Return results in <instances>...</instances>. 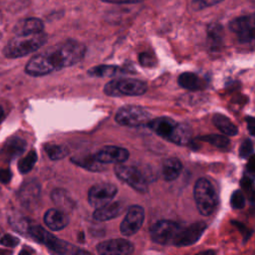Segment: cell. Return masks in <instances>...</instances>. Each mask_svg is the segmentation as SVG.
Here are the masks:
<instances>
[{
    "instance_id": "obj_1",
    "label": "cell",
    "mask_w": 255,
    "mask_h": 255,
    "mask_svg": "<svg viewBox=\"0 0 255 255\" xmlns=\"http://www.w3.org/2000/svg\"><path fill=\"white\" fill-rule=\"evenodd\" d=\"M85 54L86 47L84 44L76 40H67L31 58L25 71L33 77L44 76L79 63L83 60Z\"/></svg>"
},
{
    "instance_id": "obj_2",
    "label": "cell",
    "mask_w": 255,
    "mask_h": 255,
    "mask_svg": "<svg viewBox=\"0 0 255 255\" xmlns=\"http://www.w3.org/2000/svg\"><path fill=\"white\" fill-rule=\"evenodd\" d=\"M47 41V35L44 32L16 35L11 39L3 49V53L7 58H18L29 55L41 48Z\"/></svg>"
},
{
    "instance_id": "obj_3",
    "label": "cell",
    "mask_w": 255,
    "mask_h": 255,
    "mask_svg": "<svg viewBox=\"0 0 255 255\" xmlns=\"http://www.w3.org/2000/svg\"><path fill=\"white\" fill-rule=\"evenodd\" d=\"M194 200L199 213L203 216L210 215L218 202L216 191L207 178H199L194 185Z\"/></svg>"
},
{
    "instance_id": "obj_4",
    "label": "cell",
    "mask_w": 255,
    "mask_h": 255,
    "mask_svg": "<svg viewBox=\"0 0 255 255\" xmlns=\"http://www.w3.org/2000/svg\"><path fill=\"white\" fill-rule=\"evenodd\" d=\"M147 90V85L139 80L134 79H118L110 81L104 88L108 96H140Z\"/></svg>"
},
{
    "instance_id": "obj_5",
    "label": "cell",
    "mask_w": 255,
    "mask_h": 255,
    "mask_svg": "<svg viewBox=\"0 0 255 255\" xmlns=\"http://www.w3.org/2000/svg\"><path fill=\"white\" fill-rule=\"evenodd\" d=\"M26 233H28L37 242L44 244L52 253L56 255H67L70 251V246L67 242L55 237L40 225L30 223Z\"/></svg>"
},
{
    "instance_id": "obj_6",
    "label": "cell",
    "mask_w": 255,
    "mask_h": 255,
    "mask_svg": "<svg viewBox=\"0 0 255 255\" xmlns=\"http://www.w3.org/2000/svg\"><path fill=\"white\" fill-rule=\"evenodd\" d=\"M150 121V114L139 106H125L116 114V122L125 127H139Z\"/></svg>"
},
{
    "instance_id": "obj_7",
    "label": "cell",
    "mask_w": 255,
    "mask_h": 255,
    "mask_svg": "<svg viewBox=\"0 0 255 255\" xmlns=\"http://www.w3.org/2000/svg\"><path fill=\"white\" fill-rule=\"evenodd\" d=\"M115 173L121 180L128 183L136 191L145 192L147 190V179L134 166L117 163L115 165Z\"/></svg>"
},
{
    "instance_id": "obj_8",
    "label": "cell",
    "mask_w": 255,
    "mask_h": 255,
    "mask_svg": "<svg viewBox=\"0 0 255 255\" xmlns=\"http://www.w3.org/2000/svg\"><path fill=\"white\" fill-rule=\"evenodd\" d=\"M180 226L171 220H159L150 228V238L161 245L172 244Z\"/></svg>"
},
{
    "instance_id": "obj_9",
    "label": "cell",
    "mask_w": 255,
    "mask_h": 255,
    "mask_svg": "<svg viewBox=\"0 0 255 255\" xmlns=\"http://www.w3.org/2000/svg\"><path fill=\"white\" fill-rule=\"evenodd\" d=\"M117 186L112 183H98L91 187V189L89 190L88 200L93 207L99 208L111 202L117 194Z\"/></svg>"
},
{
    "instance_id": "obj_10",
    "label": "cell",
    "mask_w": 255,
    "mask_h": 255,
    "mask_svg": "<svg viewBox=\"0 0 255 255\" xmlns=\"http://www.w3.org/2000/svg\"><path fill=\"white\" fill-rule=\"evenodd\" d=\"M144 218L143 208L139 205H131L128 207L125 218L121 223V232L123 235L131 236L135 234L141 227Z\"/></svg>"
},
{
    "instance_id": "obj_11",
    "label": "cell",
    "mask_w": 255,
    "mask_h": 255,
    "mask_svg": "<svg viewBox=\"0 0 255 255\" xmlns=\"http://www.w3.org/2000/svg\"><path fill=\"white\" fill-rule=\"evenodd\" d=\"M206 228L204 222H195L188 226H180L174 240L173 245L175 246H188L194 244L202 235Z\"/></svg>"
},
{
    "instance_id": "obj_12",
    "label": "cell",
    "mask_w": 255,
    "mask_h": 255,
    "mask_svg": "<svg viewBox=\"0 0 255 255\" xmlns=\"http://www.w3.org/2000/svg\"><path fill=\"white\" fill-rule=\"evenodd\" d=\"M229 28L237 35L239 42H251L254 39V16L250 15L235 18L229 23Z\"/></svg>"
},
{
    "instance_id": "obj_13",
    "label": "cell",
    "mask_w": 255,
    "mask_h": 255,
    "mask_svg": "<svg viewBox=\"0 0 255 255\" xmlns=\"http://www.w3.org/2000/svg\"><path fill=\"white\" fill-rule=\"evenodd\" d=\"M133 249L131 242L122 238L106 240L97 246V251L100 255H130Z\"/></svg>"
},
{
    "instance_id": "obj_14",
    "label": "cell",
    "mask_w": 255,
    "mask_h": 255,
    "mask_svg": "<svg viewBox=\"0 0 255 255\" xmlns=\"http://www.w3.org/2000/svg\"><path fill=\"white\" fill-rule=\"evenodd\" d=\"M95 158L101 163H122L128 158V151L121 146L109 145L100 149Z\"/></svg>"
},
{
    "instance_id": "obj_15",
    "label": "cell",
    "mask_w": 255,
    "mask_h": 255,
    "mask_svg": "<svg viewBox=\"0 0 255 255\" xmlns=\"http://www.w3.org/2000/svg\"><path fill=\"white\" fill-rule=\"evenodd\" d=\"M25 148L26 141L23 138L19 136H12L8 138L3 144L0 150V156L6 161H10L21 155Z\"/></svg>"
},
{
    "instance_id": "obj_16",
    "label": "cell",
    "mask_w": 255,
    "mask_h": 255,
    "mask_svg": "<svg viewBox=\"0 0 255 255\" xmlns=\"http://www.w3.org/2000/svg\"><path fill=\"white\" fill-rule=\"evenodd\" d=\"M176 122L167 117H160L154 120H151L147 123L149 128H151L157 135L161 136L164 139H169L175 126Z\"/></svg>"
},
{
    "instance_id": "obj_17",
    "label": "cell",
    "mask_w": 255,
    "mask_h": 255,
    "mask_svg": "<svg viewBox=\"0 0 255 255\" xmlns=\"http://www.w3.org/2000/svg\"><path fill=\"white\" fill-rule=\"evenodd\" d=\"M45 224L54 231H59L64 229L69 224V216L66 212L52 208L46 211L44 215Z\"/></svg>"
},
{
    "instance_id": "obj_18",
    "label": "cell",
    "mask_w": 255,
    "mask_h": 255,
    "mask_svg": "<svg viewBox=\"0 0 255 255\" xmlns=\"http://www.w3.org/2000/svg\"><path fill=\"white\" fill-rule=\"evenodd\" d=\"M124 209V204L120 201L109 202L108 204L96 208L93 216L98 221H107L119 216Z\"/></svg>"
},
{
    "instance_id": "obj_19",
    "label": "cell",
    "mask_w": 255,
    "mask_h": 255,
    "mask_svg": "<svg viewBox=\"0 0 255 255\" xmlns=\"http://www.w3.org/2000/svg\"><path fill=\"white\" fill-rule=\"evenodd\" d=\"M44 24L38 18H27L19 21L14 27L16 35H29L43 32Z\"/></svg>"
},
{
    "instance_id": "obj_20",
    "label": "cell",
    "mask_w": 255,
    "mask_h": 255,
    "mask_svg": "<svg viewBox=\"0 0 255 255\" xmlns=\"http://www.w3.org/2000/svg\"><path fill=\"white\" fill-rule=\"evenodd\" d=\"M20 199L26 206L35 204L40 196V185L37 181H30L24 184L20 191Z\"/></svg>"
},
{
    "instance_id": "obj_21",
    "label": "cell",
    "mask_w": 255,
    "mask_h": 255,
    "mask_svg": "<svg viewBox=\"0 0 255 255\" xmlns=\"http://www.w3.org/2000/svg\"><path fill=\"white\" fill-rule=\"evenodd\" d=\"M128 73V70L112 65H100L88 70V74L92 77L105 78V77H115L119 75H125Z\"/></svg>"
},
{
    "instance_id": "obj_22",
    "label": "cell",
    "mask_w": 255,
    "mask_h": 255,
    "mask_svg": "<svg viewBox=\"0 0 255 255\" xmlns=\"http://www.w3.org/2000/svg\"><path fill=\"white\" fill-rule=\"evenodd\" d=\"M51 196H52V200L55 202V204L59 208H61V210L64 212H66L67 210L68 211L72 210L76 205V202L72 198L70 193L62 188L54 189Z\"/></svg>"
},
{
    "instance_id": "obj_23",
    "label": "cell",
    "mask_w": 255,
    "mask_h": 255,
    "mask_svg": "<svg viewBox=\"0 0 255 255\" xmlns=\"http://www.w3.org/2000/svg\"><path fill=\"white\" fill-rule=\"evenodd\" d=\"M182 169L181 162L174 157L167 158L162 163V176L165 180L171 181L178 177Z\"/></svg>"
},
{
    "instance_id": "obj_24",
    "label": "cell",
    "mask_w": 255,
    "mask_h": 255,
    "mask_svg": "<svg viewBox=\"0 0 255 255\" xmlns=\"http://www.w3.org/2000/svg\"><path fill=\"white\" fill-rule=\"evenodd\" d=\"M178 84L180 87L190 91H197L203 89V87L205 86L203 80H201L196 74L190 72L182 73L178 77Z\"/></svg>"
},
{
    "instance_id": "obj_25",
    "label": "cell",
    "mask_w": 255,
    "mask_h": 255,
    "mask_svg": "<svg viewBox=\"0 0 255 255\" xmlns=\"http://www.w3.org/2000/svg\"><path fill=\"white\" fill-rule=\"evenodd\" d=\"M191 133V128L187 125L177 123L168 140L178 145H184L190 141Z\"/></svg>"
},
{
    "instance_id": "obj_26",
    "label": "cell",
    "mask_w": 255,
    "mask_h": 255,
    "mask_svg": "<svg viewBox=\"0 0 255 255\" xmlns=\"http://www.w3.org/2000/svg\"><path fill=\"white\" fill-rule=\"evenodd\" d=\"M213 124L215 127L222 131L226 135H236L237 134V128L236 126L225 116L216 114L213 117Z\"/></svg>"
},
{
    "instance_id": "obj_27",
    "label": "cell",
    "mask_w": 255,
    "mask_h": 255,
    "mask_svg": "<svg viewBox=\"0 0 255 255\" xmlns=\"http://www.w3.org/2000/svg\"><path fill=\"white\" fill-rule=\"evenodd\" d=\"M208 42L213 50L218 49L222 44V28L219 24H211L207 28Z\"/></svg>"
},
{
    "instance_id": "obj_28",
    "label": "cell",
    "mask_w": 255,
    "mask_h": 255,
    "mask_svg": "<svg viewBox=\"0 0 255 255\" xmlns=\"http://www.w3.org/2000/svg\"><path fill=\"white\" fill-rule=\"evenodd\" d=\"M44 149H45L46 153L48 154V156L53 160L62 159L69 152L68 148L65 145L58 144V143H47V144H45Z\"/></svg>"
},
{
    "instance_id": "obj_29",
    "label": "cell",
    "mask_w": 255,
    "mask_h": 255,
    "mask_svg": "<svg viewBox=\"0 0 255 255\" xmlns=\"http://www.w3.org/2000/svg\"><path fill=\"white\" fill-rule=\"evenodd\" d=\"M72 161H74L76 164L83 166L85 168H88L90 170H101L103 169V163L99 162L94 155L91 156H85V157H74L71 159Z\"/></svg>"
},
{
    "instance_id": "obj_30",
    "label": "cell",
    "mask_w": 255,
    "mask_h": 255,
    "mask_svg": "<svg viewBox=\"0 0 255 255\" xmlns=\"http://www.w3.org/2000/svg\"><path fill=\"white\" fill-rule=\"evenodd\" d=\"M37 161V153L34 149L30 150L28 154L19 160L18 162V169L21 173L29 172Z\"/></svg>"
},
{
    "instance_id": "obj_31",
    "label": "cell",
    "mask_w": 255,
    "mask_h": 255,
    "mask_svg": "<svg viewBox=\"0 0 255 255\" xmlns=\"http://www.w3.org/2000/svg\"><path fill=\"white\" fill-rule=\"evenodd\" d=\"M201 140L207 141L209 143H211L212 145H215L217 147H226L229 145V139L224 136V135H220V134H208V135H203L200 137Z\"/></svg>"
},
{
    "instance_id": "obj_32",
    "label": "cell",
    "mask_w": 255,
    "mask_h": 255,
    "mask_svg": "<svg viewBox=\"0 0 255 255\" xmlns=\"http://www.w3.org/2000/svg\"><path fill=\"white\" fill-rule=\"evenodd\" d=\"M230 204L234 209H241L245 206V197L240 190H235L230 198Z\"/></svg>"
},
{
    "instance_id": "obj_33",
    "label": "cell",
    "mask_w": 255,
    "mask_h": 255,
    "mask_svg": "<svg viewBox=\"0 0 255 255\" xmlns=\"http://www.w3.org/2000/svg\"><path fill=\"white\" fill-rule=\"evenodd\" d=\"M253 153V141L250 139H245L239 148V155L243 158H247Z\"/></svg>"
},
{
    "instance_id": "obj_34",
    "label": "cell",
    "mask_w": 255,
    "mask_h": 255,
    "mask_svg": "<svg viewBox=\"0 0 255 255\" xmlns=\"http://www.w3.org/2000/svg\"><path fill=\"white\" fill-rule=\"evenodd\" d=\"M221 1H223V0H194L191 4V7L194 10H199V9H203L205 7H209V6L218 4Z\"/></svg>"
},
{
    "instance_id": "obj_35",
    "label": "cell",
    "mask_w": 255,
    "mask_h": 255,
    "mask_svg": "<svg viewBox=\"0 0 255 255\" xmlns=\"http://www.w3.org/2000/svg\"><path fill=\"white\" fill-rule=\"evenodd\" d=\"M19 243V239L10 234H5L0 238V244L6 247H15Z\"/></svg>"
},
{
    "instance_id": "obj_36",
    "label": "cell",
    "mask_w": 255,
    "mask_h": 255,
    "mask_svg": "<svg viewBox=\"0 0 255 255\" xmlns=\"http://www.w3.org/2000/svg\"><path fill=\"white\" fill-rule=\"evenodd\" d=\"M138 60H139V63L144 67H151L152 64H153L152 57L147 53H141L139 55Z\"/></svg>"
},
{
    "instance_id": "obj_37",
    "label": "cell",
    "mask_w": 255,
    "mask_h": 255,
    "mask_svg": "<svg viewBox=\"0 0 255 255\" xmlns=\"http://www.w3.org/2000/svg\"><path fill=\"white\" fill-rule=\"evenodd\" d=\"M12 177V173L9 169L0 168V182L8 183Z\"/></svg>"
},
{
    "instance_id": "obj_38",
    "label": "cell",
    "mask_w": 255,
    "mask_h": 255,
    "mask_svg": "<svg viewBox=\"0 0 255 255\" xmlns=\"http://www.w3.org/2000/svg\"><path fill=\"white\" fill-rule=\"evenodd\" d=\"M102 1L108 2V3H114V4H129V3L142 2L144 0H102Z\"/></svg>"
},
{
    "instance_id": "obj_39",
    "label": "cell",
    "mask_w": 255,
    "mask_h": 255,
    "mask_svg": "<svg viewBox=\"0 0 255 255\" xmlns=\"http://www.w3.org/2000/svg\"><path fill=\"white\" fill-rule=\"evenodd\" d=\"M241 184H242V187L244 189H246V190H249V189L252 190V188H253V180L250 179L248 176L247 177L246 176L243 177Z\"/></svg>"
},
{
    "instance_id": "obj_40",
    "label": "cell",
    "mask_w": 255,
    "mask_h": 255,
    "mask_svg": "<svg viewBox=\"0 0 255 255\" xmlns=\"http://www.w3.org/2000/svg\"><path fill=\"white\" fill-rule=\"evenodd\" d=\"M246 121H247V128H248L250 133L254 134V131H255V120H254V118L249 117V118H247Z\"/></svg>"
},
{
    "instance_id": "obj_41",
    "label": "cell",
    "mask_w": 255,
    "mask_h": 255,
    "mask_svg": "<svg viewBox=\"0 0 255 255\" xmlns=\"http://www.w3.org/2000/svg\"><path fill=\"white\" fill-rule=\"evenodd\" d=\"M73 250L74 251H69V253H70V255H93V254H91V253H89V252H87V251H85V250H82V249H78V248H74L73 247Z\"/></svg>"
},
{
    "instance_id": "obj_42",
    "label": "cell",
    "mask_w": 255,
    "mask_h": 255,
    "mask_svg": "<svg viewBox=\"0 0 255 255\" xmlns=\"http://www.w3.org/2000/svg\"><path fill=\"white\" fill-rule=\"evenodd\" d=\"M196 255H216V253L214 250H204L202 252L197 253Z\"/></svg>"
},
{
    "instance_id": "obj_43",
    "label": "cell",
    "mask_w": 255,
    "mask_h": 255,
    "mask_svg": "<svg viewBox=\"0 0 255 255\" xmlns=\"http://www.w3.org/2000/svg\"><path fill=\"white\" fill-rule=\"evenodd\" d=\"M18 255H32V254H31V252H29L28 250L23 249V250H21V251H20V253H19Z\"/></svg>"
},
{
    "instance_id": "obj_44",
    "label": "cell",
    "mask_w": 255,
    "mask_h": 255,
    "mask_svg": "<svg viewBox=\"0 0 255 255\" xmlns=\"http://www.w3.org/2000/svg\"><path fill=\"white\" fill-rule=\"evenodd\" d=\"M3 118H4V111H3V109H2V107L0 106V123L2 122V120H3Z\"/></svg>"
}]
</instances>
